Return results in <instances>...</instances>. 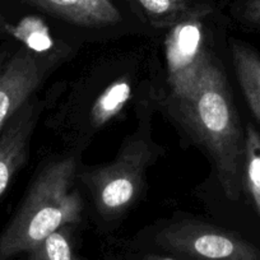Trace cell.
<instances>
[{"label": "cell", "instance_id": "obj_1", "mask_svg": "<svg viewBox=\"0 0 260 260\" xmlns=\"http://www.w3.org/2000/svg\"><path fill=\"white\" fill-rule=\"evenodd\" d=\"M180 121L209 152L224 195L239 202L242 194L245 127L234 101L226 73L212 56L182 96H170Z\"/></svg>", "mask_w": 260, "mask_h": 260}, {"label": "cell", "instance_id": "obj_2", "mask_svg": "<svg viewBox=\"0 0 260 260\" xmlns=\"http://www.w3.org/2000/svg\"><path fill=\"white\" fill-rule=\"evenodd\" d=\"M77 165L61 158L46 165L0 236V260L28 252L52 232L81 221L83 202L73 187Z\"/></svg>", "mask_w": 260, "mask_h": 260}, {"label": "cell", "instance_id": "obj_3", "mask_svg": "<svg viewBox=\"0 0 260 260\" xmlns=\"http://www.w3.org/2000/svg\"><path fill=\"white\" fill-rule=\"evenodd\" d=\"M158 148L151 141L137 137L122 144L114 162L82 174L94 204L105 218L124 213L138 198L147 167L156 158Z\"/></svg>", "mask_w": 260, "mask_h": 260}, {"label": "cell", "instance_id": "obj_4", "mask_svg": "<svg viewBox=\"0 0 260 260\" xmlns=\"http://www.w3.org/2000/svg\"><path fill=\"white\" fill-rule=\"evenodd\" d=\"M164 249L194 260H260V245L229 230L198 221L170 224L157 234Z\"/></svg>", "mask_w": 260, "mask_h": 260}, {"label": "cell", "instance_id": "obj_5", "mask_svg": "<svg viewBox=\"0 0 260 260\" xmlns=\"http://www.w3.org/2000/svg\"><path fill=\"white\" fill-rule=\"evenodd\" d=\"M212 13L186 19L169 28L165 45L170 96L186 93L211 56L206 50V21Z\"/></svg>", "mask_w": 260, "mask_h": 260}, {"label": "cell", "instance_id": "obj_6", "mask_svg": "<svg viewBox=\"0 0 260 260\" xmlns=\"http://www.w3.org/2000/svg\"><path fill=\"white\" fill-rule=\"evenodd\" d=\"M42 79L36 54L22 47L0 67V133L39 88Z\"/></svg>", "mask_w": 260, "mask_h": 260}, {"label": "cell", "instance_id": "obj_7", "mask_svg": "<svg viewBox=\"0 0 260 260\" xmlns=\"http://www.w3.org/2000/svg\"><path fill=\"white\" fill-rule=\"evenodd\" d=\"M39 110L36 102L27 101L0 133V198L28 158Z\"/></svg>", "mask_w": 260, "mask_h": 260}, {"label": "cell", "instance_id": "obj_8", "mask_svg": "<svg viewBox=\"0 0 260 260\" xmlns=\"http://www.w3.org/2000/svg\"><path fill=\"white\" fill-rule=\"evenodd\" d=\"M61 21L88 28L115 26L122 14L115 0H21Z\"/></svg>", "mask_w": 260, "mask_h": 260}, {"label": "cell", "instance_id": "obj_9", "mask_svg": "<svg viewBox=\"0 0 260 260\" xmlns=\"http://www.w3.org/2000/svg\"><path fill=\"white\" fill-rule=\"evenodd\" d=\"M129 7L154 28H171L190 18L214 12L212 0H125Z\"/></svg>", "mask_w": 260, "mask_h": 260}, {"label": "cell", "instance_id": "obj_10", "mask_svg": "<svg viewBox=\"0 0 260 260\" xmlns=\"http://www.w3.org/2000/svg\"><path fill=\"white\" fill-rule=\"evenodd\" d=\"M231 59L245 101L260 124V52L247 42L230 41Z\"/></svg>", "mask_w": 260, "mask_h": 260}, {"label": "cell", "instance_id": "obj_11", "mask_svg": "<svg viewBox=\"0 0 260 260\" xmlns=\"http://www.w3.org/2000/svg\"><path fill=\"white\" fill-rule=\"evenodd\" d=\"M242 192L247 194L260 219V132L251 122L245 126Z\"/></svg>", "mask_w": 260, "mask_h": 260}, {"label": "cell", "instance_id": "obj_12", "mask_svg": "<svg viewBox=\"0 0 260 260\" xmlns=\"http://www.w3.org/2000/svg\"><path fill=\"white\" fill-rule=\"evenodd\" d=\"M132 96V86L127 81H115L94 101L89 114L92 126L101 127L116 116Z\"/></svg>", "mask_w": 260, "mask_h": 260}, {"label": "cell", "instance_id": "obj_13", "mask_svg": "<svg viewBox=\"0 0 260 260\" xmlns=\"http://www.w3.org/2000/svg\"><path fill=\"white\" fill-rule=\"evenodd\" d=\"M28 252V260H83L74 252L69 239V226L52 232Z\"/></svg>", "mask_w": 260, "mask_h": 260}, {"label": "cell", "instance_id": "obj_14", "mask_svg": "<svg viewBox=\"0 0 260 260\" xmlns=\"http://www.w3.org/2000/svg\"><path fill=\"white\" fill-rule=\"evenodd\" d=\"M19 40L24 42L27 49L34 52H47L54 47V40L50 35L49 27L36 17H27L17 27L6 26Z\"/></svg>", "mask_w": 260, "mask_h": 260}, {"label": "cell", "instance_id": "obj_15", "mask_svg": "<svg viewBox=\"0 0 260 260\" xmlns=\"http://www.w3.org/2000/svg\"><path fill=\"white\" fill-rule=\"evenodd\" d=\"M231 13L240 23L260 29V0H237L232 6Z\"/></svg>", "mask_w": 260, "mask_h": 260}, {"label": "cell", "instance_id": "obj_16", "mask_svg": "<svg viewBox=\"0 0 260 260\" xmlns=\"http://www.w3.org/2000/svg\"><path fill=\"white\" fill-rule=\"evenodd\" d=\"M144 260H176V259H172V257H167V256H161V255H146Z\"/></svg>", "mask_w": 260, "mask_h": 260}, {"label": "cell", "instance_id": "obj_17", "mask_svg": "<svg viewBox=\"0 0 260 260\" xmlns=\"http://www.w3.org/2000/svg\"><path fill=\"white\" fill-rule=\"evenodd\" d=\"M6 22H4V19H3V17H0V32L3 31L4 28H6Z\"/></svg>", "mask_w": 260, "mask_h": 260}]
</instances>
